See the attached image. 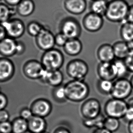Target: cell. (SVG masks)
Instances as JSON below:
<instances>
[{
	"mask_svg": "<svg viewBox=\"0 0 133 133\" xmlns=\"http://www.w3.org/2000/svg\"><path fill=\"white\" fill-rule=\"evenodd\" d=\"M129 7L126 0H110L104 17L109 22L121 24L126 21Z\"/></svg>",
	"mask_w": 133,
	"mask_h": 133,
	"instance_id": "obj_1",
	"label": "cell"
},
{
	"mask_svg": "<svg viewBox=\"0 0 133 133\" xmlns=\"http://www.w3.org/2000/svg\"><path fill=\"white\" fill-rule=\"evenodd\" d=\"M67 99L74 102L84 101L88 96L90 88L84 80L72 79L64 85Z\"/></svg>",
	"mask_w": 133,
	"mask_h": 133,
	"instance_id": "obj_2",
	"label": "cell"
},
{
	"mask_svg": "<svg viewBox=\"0 0 133 133\" xmlns=\"http://www.w3.org/2000/svg\"><path fill=\"white\" fill-rule=\"evenodd\" d=\"M64 61L65 58L62 52L54 48L45 51L41 59L44 69L50 71L59 70L64 65Z\"/></svg>",
	"mask_w": 133,
	"mask_h": 133,
	"instance_id": "obj_3",
	"label": "cell"
},
{
	"mask_svg": "<svg viewBox=\"0 0 133 133\" xmlns=\"http://www.w3.org/2000/svg\"><path fill=\"white\" fill-rule=\"evenodd\" d=\"M69 77L75 80H84L89 72V66L84 61L77 59L69 61L66 66Z\"/></svg>",
	"mask_w": 133,
	"mask_h": 133,
	"instance_id": "obj_4",
	"label": "cell"
},
{
	"mask_svg": "<svg viewBox=\"0 0 133 133\" xmlns=\"http://www.w3.org/2000/svg\"><path fill=\"white\" fill-rule=\"evenodd\" d=\"M60 32L69 39L79 37L81 33V27L79 22L72 16L64 18L59 24Z\"/></svg>",
	"mask_w": 133,
	"mask_h": 133,
	"instance_id": "obj_5",
	"label": "cell"
},
{
	"mask_svg": "<svg viewBox=\"0 0 133 133\" xmlns=\"http://www.w3.org/2000/svg\"><path fill=\"white\" fill-rule=\"evenodd\" d=\"M128 108L125 101L112 98L106 103L104 110L109 117L123 118Z\"/></svg>",
	"mask_w": 133,
	"mask_h": 133,
	"instance_id": "obj_6",
	"label": "cell"
},
{
	"mask_svg": "<svg viewBox=\"0 0 133 133\" xmlns=\"http://www.w3.org/2000/svg\"><path fill=\"white\" fill-rule=\"evenodd\" d=\"M133 90L130 80L126 78H119L114 81L110 95L113 98L124 100L130 96Z\"/></svg>",
	"mask_w": 133,
	"mask_h": 133,
	"instance_id": "obj_7",
	"label": "cell"
},
{
	"mask_svg": "<svg viewBox=\"0 0 133 133\" xmlns=\"http://www.w3.org/2000/svg\"><path fill=\"white\" fill-rule=\"evenodd\" d=\"M1 24L5 29L7 36L15 40L21 37L25 32V25L23 22L17 18Z\"/></svg>",
	"mask_w": 133,
	"mask_h": 133,
	"instance_id": "obj_8",
	"label": "cell"
},
{
	"mask_svg": "<svg viewBox=\"0 0 133 133\" xmlns=\"http://www.w3.org/2000/svg\"><path fill=\"white\" fill-rule=\"evenodd\" d=\"M103 16L89 12L84 16L82 23L85 30L90 32H95L102 28L104 20Z\"/></svg>",
	"mask_w": 133,
	"mask_h": 133,
	"instance_id": "obj_9",
	"label": "cell"
},
{
	"mask_svg": "<svg viewBox=\"0 0 133 133\" xmlns=\"http://www.w3.org/2000/svg\"><path fill=\"white\" fill-rule=\"evenodd\" d=\"M35 38L36 45L44 52L54 48L56 45L55 35L51 31L44 26L40 34Z\"/></svg>",
	"mask_w": 133,
	"mask_h": 133,
	"instance_id": "obj_10",
	"label": "cell"
},
{
	"mask_svg": "<svg viewBox=\"0 0 133 133\" xmlns=\"http://www.w3.org/2000/svg\"><path fill=\"white\" fill-rule=\"evenodd\" d=\"M44 69L41 61L31 59L25 63L22 70L25 77L29 79H40Z\"/></svg>",
	"mask_w": 133,
	"mask_h": 133,
	"instance_id": "obj_11",
	"label": "cell"
},
{
	"mask_svg": "<svg viewBox=\"0 0 133 133\" xmlns=\"http://www.w3.org/2000/svg\"><path fill=\"white\" fill-rule=\"evenodd\" d=\"M40 79L54 88L61 86L64 81V75L61 70L50 71L44 69Z\"/></svg>",
	"mask_w": 133,
	"mask_h": 133,
	"instance_id": "obj_12",
	"label": "cell"
},
{
	"mask_svg": "<svg viewBox=\"0 0 133 133\" xmlns=\"http://www.w3.org/2000/svg\"><path fill=\"white\" fill-rule=\"evenodd\" d=\"M15 72L14 64L8 58H0V82L9 81Z\"/></svg>",
	"mask_w": 133,
	"mask_h": 133,
	"instance_id": "obj_13",
	"label": "cell"
},
{
	"mask_svg": "<svg viewBox=\"0 0 133 133\" xmlns=\"http://www.w3.org/2000/svg\"><path fill=\"white\" fill-rule=\"evenodd\" d=\"M65 10L71 15L79 16L83 14L87 7V0H65Z\"/></svg>",
	"mask_w": 133,
	"mask_h": 133,
	"instance_id": "obj_14",
	"label": "cell"
},
{
	"mask_svg": "<svg viewBox=\"0 0 133 133\" xmlns=\"http://www.w3.org/2000/svg\"><path fill=\"white\" fill-rule=\"evenodd\" d=\"M97 73L99 79L114 81L117 79L112 62H100L97 66Z\"/></svg>",
	"mask_w": 133,
	"mask_h": 133,
	"instance_id": "obj_15",
	"label": "cell"
},
{
	"mask_svg": "<svg viewBox=\"0 0 133 133\" xmlns=\"http://www.w3.org/2000/svg\"><path fill=\"white\" fill-rule=\"evenodd\" d=\"M101 110V104L97 99L90 98L85 101L82 107L84 115L90 118H94L99 115Z\"/></svg>",
	"mask_w": 133,
	"mask_h": 133,
	"instance_id": "obj_16",
	"label": "cell"
},
{
	"mask_svg": "<svg viewBox=\"0 0 133 133\" xmlns=\"http://www.w3.org/2000/svg\"><path fill=\"white\" fill-rule=\"evenodd\" d=\"M51 110V105L50 101L46 99H37L33 102L31 111L33 114L40 117H43L50 113Z\"/></svg>",
	"mask_w": 133,
	"mask_h": 133,
	"instance_id": "obj_17",
	"label": "cell"
},
{
	"mask_svg": "<svg viewBox=\"0 0 133 133\" xmlns=\"http://www.w3.org/2000/svg\"><path fill=\"white\" fill-rule=\"evenodd\" d=\"M17 41L7 36L0 42V55L4 57H10L16 55Z\"/></svg>",
	"mask_w": 133,
	"mask_h": 133,
	"instance_id": "obj_18",
	"label": "cell"
},
{
	"mask_svg": "<svg viewBox=\"0 0 133 133\" xmlns=\"http://www.w3.org/2000/svg\"><path fill=\"white\" fill-rule=\"evenodd\" d=\"M97 56L100 62H112L115 59L112 45L103 44L98 47Z\"/></svg>",
	"mask_w": 133,
	"mask_h": 133,
	"instance_id": "obj_19",
	"label": "cell"
},
{
	"mask_svg": "<svg viewBox=\"0 0 133 133\" xmlns=\"http://www.w3.org/2000/svg\"><path fill=\"white\" fill-rule=\"evenodd\" d=\"M65 54L71 56H76L81 53L83 49V45L78 38L69 39L63 47Z\"/></svg>",
	"mask_w": 133,
	"mask_h": 133,
	"instance_id": "obj_20",
	"label": "cell"
},
{
	"mask_svg": "<svg viewBox=\"0 0 133 133\" xmlns=\"http://www.w3.org/2000/svg\"><path fill=\"white\" fill-rule=\"evenodd\" d=\"M35 5L32 0H22L17 5L16 11L22 17H28L35 11Z\"/></svg>",
	"mask_w": 133,
	"mask_h": 133,
	"instance_id": "obj_21",
	"label": "cell"
},
{
	"mask_svg": "<svg viewBox=\"0 0 133 133\" xmlns=\"http://www.w3.org/2000/svg\"><path fill=\"white\" fill-rule=\"evenodd\" d=\"M112 46L115 59H124L130 53L127 42L122 40L115 42Z\"/></svg>",
	"mask_w": 133,
	"mask_h": 133,
	"instance_id": "obj_22",
	"label": "cell"
},
{
	"mask_svg": "<svg viewBox=\"0 0 133 133\" xmlns=\"http://www.w3.org/2000/svg\"><path fill=\"white\" fill-rule=\"evenodd\" d=\"M108 0H95L90 4V11L104 17L108 7Z\"/></svg>",
	"mask_w": 133,
	"mask_h": 133,
	"instance_id": "obj_23",
	"label": "cell"
},
{
	"mask_svg": "<svg viewBox=\"0 0 133 133\" xmlns=\"http://www.w3.org/2000/svg\"><path fill=\"white\" fill-rule=\"evenodd\" d=\"M119 35L123 41L128 42L133 41V23L125 21L121 23Z\"/></svg>",
	"mask_w": 133,
	"mask_h": 133,
	"instance_id": "obj_24",
	"label": "cell"
},
{
	"mask_svg": "<svg viewBox=\"0 0 133 133\" xmlns=\"http://www.w3.org/2000/svg\"><path fill=\"white\" fill-rule=\"evenodd\" d=\"M117 79L126 78L130 73L124 59H115L113 62Z\"/></svg>",
	"mask_w": 133,
	"mask_h": 133,
	"instance_id": "obj_25",
	"label": "cell"
},
{
	"mask_svg": "<svg viewBox=\"0 0 133 133\" xmlns=\"http://www.w3.org/2000/svg\"><path fill=\"white\" fill-rule=\"evenodd\" d=\"M29 126L30 130L34 133H40L43 131L45 128V122L40 116H35L31 118Z\"/></svg>",
	"mask_w": 133,
	"mask_h": 133,
	"instance_id": "obj_26",
	"label": "cell"
},
{
	"mask_svg": "<svg viewBox=\"0 0 133 133\" xmlns=\"http://www.w3.org/2000/svg\"><path fill=\"white\" fill-rule=\"evenodd\" d=\"M114 81L106 79H99L97 84L99 91L103 95H110L113 88Z\"/></svg>",
	"mask_w": 133,
	"mask_h": 133,
	"instance_id": "obj_27",
	"label": "cell"
},
{
	"mask_svg": "<svg viewBox=\"0 0 133 133\" xmlns=\"http://www.w3.org/2000/svg\"><path fill=\"white\" fill-rule=\"evenodd\" d=\"M12 125L13 133H25L28 127L26 121L22 118L16 119Z\"/></svg>",
	"mask_w": 133,
	"mask_h": 133,
	"instance_id": "obj_28",
	"label": "cell"
},
{
	"mask_svg": "<svg viewBox=\"0 0 133 133\" xmlns=\"http://www.w3.org/2000/svg\"><path fill=\"white\" fill-rule=\"evenodd\" d=\"M43 27V25L38 22L32 21L27 25L26 30L30 36L36 38L40 34Z\"/></svg>",
	"mask_w": 133,
	"mask_h": 133,
	"instance_id": "obj_29",
	"label": "cell"
},
{
	"mask_svg": "<svg viewBox=\"0 0 133 133\" xmlns=\"http://www.w3.org/2000/svg\"><path fill=\"white\" fill-rule=\"evenodd\" d=\"M104 128L111 132L116 131L120 127L119 119L109 117L106 118L104 123Z\"/></svg>",
	"mask_w": 133,
	"mask_h": 133,
	"instance_id": "obj_30",
	"label": "cell"
},
{
	"mask_svg": "<svg viewBox=\"0 0 133 133\" xmlns=\"http://www.w3.org/2000/svg\"><path fill=\"white\" fill-rule=\"evenodd\" d=\"M54 99L59 101H62L67 99L66 92L65 86L61 85V86L55 87L52 93Z\"/></svg>",
	"mask_w": 133,
	"mask_h": 133,
	"instance_id": "obj_31",
	"label": "cell"
},
{
	"mask_svg": "<svg viewBox=\"0 0 133 133\" xmlns=\"http://www.w3.org/2000/svg\"><path fill=\"white\" fill-rule=\"evenodd\" d=\"M12 14V11L7 5H0V23L7 22Z\"/></svg>",
	"mask_w": 133,
	"mask_h": 133,
	"instance_id": "obj_32",
	"label": "cell"
},
{
	"mask_svg": "<svg viewBox=\"0 0 133 133\" xmlns=\"http://www.w3.org/2000/svg\"><path fill=\"white\" fill-rule=\"evenodd\" d=\"M68 40V38L61 32L55 35V45L57 46L63 47Z\"/></svg>",
	"mask_w": 133,
	"mask_h": 133,
	"instance_id": "obj_33",
	"label": "cell"
},
{
	"mask_svg": "<svg viewBox=\"0 0 133 133\" xmlns=\"http://www.w3.org/2000/svg\"><path fill=\"white\" fill-rule=\"evenodd\" d=\"M12 132V123L9 121L0 123V133H11Z\"/></svg>",
	"mask_w": 133,
	"mask_h": 133,
	"instance_id": "obj_34",
	"label": "cell"
},
{
	"mask_svg": "<svg viewBox=\"0 0 133 133\" xmlns=\"http://www.w3.org/2000/svg\"><path fill=\"white\" fill-rule=\"evenodd\" d=\"M124 60L129 72L133 73V52H130Z\"/></svg>",
	"mask_w": 133,
	"mask_h": 133,
	"instance_id": "obj_35",
	"label": "cell"
},
{
	"mask_svg": "<svg viewBox=\"0 0 133 133\" xmlns=\"http://www.w3.org/2000/svg\"><path fill=\"white\" fill-rule=\"evenodd\" d=\"M8 104V99L5 94L0 92V110H5Z\"/></svg>",
	"mask_w": 133,
	"mask_h": 133,
	"instance_id": "obj_36",
	"label": "cell"
},
{
	"mask_svg": "<svg viewBox=\"0 0 133 133\" xmlns=\"http://www.w3.org/2000/svg\"><path fill=\"white\" fill-rule=\"evenodd\" d=\"M21 116L22 119L26 121L30 120L33 117V113L31 110L28 109H24L21 112Z\"/></svg>",
	"mask_w": 133,
	"mask_h": 133,
	"instance_id": "obj_37",
	"label": "cell"
},
{
	"mask_svg": "<svg viewBox=\"0 0 133 133\" xmlns=\"http://www.w3.org/2000/svg\"><path fill=\"white\" fill-rule=\"evenodd\" d=\"M25 45L23 42L19 41L16 42V55L20 56L23 54L25 50Z\"/></svg>",
	"mask_w": 133,
	"mask_h": 133,
	"instance_id": "obj_38",
	"label": "cell"
},
{
	"mask_svg": "<svg viewBox=\"0 0 133 133\" xmlns=\"http://www.w3.org/2000/svg\"><path fill=\"white\" fill-rule=\"evenodd\" d=\"M123 119L129 123L133 121V108L128 107L123 117Z\"/></svg>",
	"mask_w": 133,
	"mask_h": 133,
	"instance_id": "obj_39",
	"label": "cell"
},
{
	"mask_svg": "<svg viewBox=\"0 0 133 133\" xmlns=\"http://www.w3.org/2000/svg\"><path fill=\"white\" fill-rule=\"evenodd\" d=\"M10 115L7 110H0V123L9 121Z\"/></svg>",
	"mask_w": 133,
	"mask_h": 133,
	"instance_id": "obj_40",
	"label": "cell"
},
{
	"mask_svg": "<svg viewBox=\"0 0 133 133\" xmlns=\"http://www.w3.org/2000/svg\"><path fill=\"white\" fill-rule=\"evenodd\" d=\"M126 21L133 23V5H130L126 18Z\"/></svg>",
	"mask_w": 133,
	"mask_h": 133,
	"instance_id": "obj_41",
	"label": "cell"
},
{
	"mask_svg": "<svg viewBox=\"0 0 133 133\" xmlns=\"http://www.w3.org/2000/svg\"><path fill=\"white\" fill-rule=\"evenodd\" d=\"M5 29L2 24L0 23V42L7 37Z\"/></svg>",
	"mask_w": 133,
	"mask_h": 133,
	"instance_id": "obj_42",
	"label": "cell"
},
{
	"mask_svg": "<svg viewBox=\"0 0 133 133\" xmlns=\"http://www.w3.org/2000/svg\"><path fill=\"white\" fill-rule=\"evenodd\" d=\"M22 0H5L7 3L12 6L18 5Z\"/></svg>",
	"mask_w": 133,
	"mask_h": 133,
	"instance_id": "obj_43",
	"label": "cell"
},
{
	"mask_svg": "<svg viewBox=\"0 0 133 133\" xmlns=\"http://www.w3.org/2000/svg\"><path fill=\"white\" fill-rule=\"evenodd\" d=\"M130 52H133V41L127 42Z\"/></svg>",
	"mask_w": 133,
	"mask_h": 133,
	"instance_id": "obj_44",
	"label": "cell"
},
{
	"mask_svg": "<svg viewBox=\"0 0 133 133\" xmlns=\"http://www.w3.org/2000/svg\"><path fill=\"white\" fill-rule=\"evenodd\" d=\"M126 102L129 108H133V97L129 99Z\"/></svg>",
	"mask_w": 133,
	"mask_h": 133,
	"instance_id": "obj_45",
	"label": "cell"
},
{
	"mask_svg": "<svg viewBox=\"0 0 133 133\" xmlns=\"http://www.w3.org/2000/svg\"><path fill=\"white\" fill-rule=\"evenodd\" d=\"M128 130L130 133H133V121L129 123Z\"/></svg>",
	"mask_w": 133,
	"mask_h": 133,
	"instance_id": "obj_46",
	"label": "cell"
},
{
	"mask_svg": "<svg viewBox=\"0 0 133 133\" xmlns=\"http://www.w3.org/2000/svg\"><path fill=\"white\" fill-rule=\"evenodd\" d=\"M95 133H112L111 132L109 131L108 130H106V129L104 128L102 129L101 130H99V131H98L97 132Z\"/></svg>",
	"mask_w": 133,
	"mask_h": 133,
	"instance_id": "obj_47",
	"label": "cell"
},
{
	"mask_svg": "<svg viewBox=\"0 0 133 133\" xmlns=\"http://www.w3.org/2000/svg\"><path fill=\"white\" fill-rule=\"evenodd\" d=\"M130 81L133 89V74L132 75V76L131 78H130Z\"/></svg>",
	"mask_w": 133,
	"mask_h": 133,
	"instance_id": "obj_48",
	"label": "cell"
},
{
	"mask_svg": "<svg viewBox=\"0 0 133 133\" xmlns=\"http://www.w3.org/2000/svg\"><path fill=\"white\" fill-rule=\"evenodd\" d=\"M58 133H69V132L66 131H65V130H62V131H60L59 132H58Z\"/></svg>",
	"mask_w": 133,
	"mask_h": 133,
	"instance_id": "obj_49",
	"label": "cell"
},
{
	"mask_svg": "<svg viewBox=\"0 0 133 133\" xmlns=\"http://www.w3.org/2000/svg\"><path fill=\"white\" fill-rule=\"evenodd\" d=\"M25 133H31V132H25Z\"/></svg>",
	"mask_w": 133,
	"mask_h": 133,
	"instance_id": "obj_50",
	"label": "cell"
},
{
	"mask_svg": "<svg viewBox=\"0 0 133 133\" xmlns=\"http://www.w3.org/2000/svg\"><path fill=\"white\" fill-rule=\"evenodd\" d=\"M91 1H95V0H90Z\"/></svg>",
	"mask_w": 133,
	"mask_h": 133,
	"instance_id": "obj_51",
	"label": "cell"
},
{
	"mask_svg": "<svg viewBox=\"0 0 133 133\" xmlns=\"http://www.w3.org/2000/svg\"></svg>",
	"mask_w": 133,
	"mask_h": 133,
	"instance_id": "obj_52",
	"label": "cell"
},
{
	"mask_svg": "<svg viewBox=\"0 0 133 133\" xmlns=\"http://www.w3.org/2000/svg\"><path fill=\"white\" fill-rule=\"evenodd\" d=\"M0 1H1V0H0Z\"/></svg>",
	"mask_w": 133,
	"mask_h": 133,
	"instance_id": "obj_53",
	"label": "cell"
}]
</instances>
